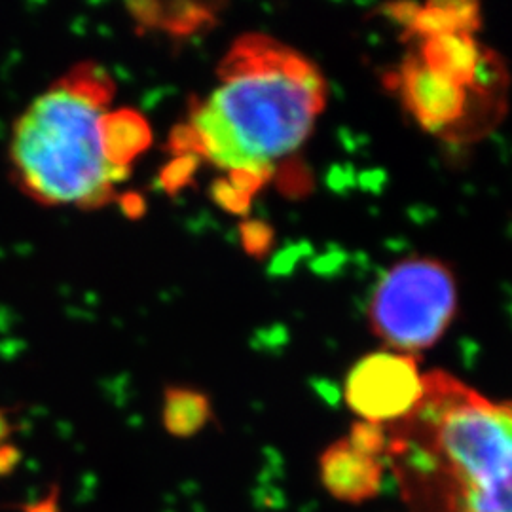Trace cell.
<instances>
[{"label":"cell","instance_id":"cell-1","mask_svg":"<svg viewBox=\"0 0 512 512\" xmlns=\"http://www.w3.org/2000/svg\"><path fill=\"white\" fill-rule=\"evenodd\" d=\"M327 105V82L293 48L266 35H243L219 67V84L190 112L175 147L228 173L274 175V162L310 137Z\"/></svg>","mask_w":512,"mask_h":512},{"label":"cell","instance_id":"cell-2","mask_svg":"<svg viewBox=\"0 0 512 512\" xmlns=\"http://www.w3.org/2000/svg\"><path fill=\"white\" fill-rule=\"evenodd\" d=\"M418 512H512V403L488 401L446 372L387 431Z\"/></svg>","mask_w":512,"mask_h":512},{"label":"cell","instance_id":"cell-3","mask_svg":"<svg viewBox=\"0 0 512 512\" xmlns=\"http://www.w3.org/2000/svg\"><path fill=\"white\" fill-rule=\"evenodd\" d=\"M114 97L110 74L86 61L40 93L21 114L10 164L21 190L44 205L103 207L124 173L107 162L101 122Z\"/></svg>","mask_w":512,"mask_h":512},{"label":"cell","instance_id":"cell-4","mask_svg":"<svg viewBox=\"0 0 512 512\" xmlns=\"http://www.w3.org/2000/svg\"><path fill=\"white\" fill-rule=\"evenodd\" d=\"M458 310V285L448 264L412 256L385 272L370 300V325L385 346L406 355L435 346Z\"/></svg>","mask_w":512,"mask_h":512},{"label":"cell","instance_id":"cell-5","mask_svg":"<svg viewBox=\"0 0 512 512\" xmlns=\"http://www.w3.org/2000/svg\"><path fill=\"white\" fill-rule=\"evenodd\" d=\"M346 403L363 421L399 423L423 397V376L416 355L376 351L349 370Z\"/></svg>","mask_w":512,"mask_h":512},{"label":"cell","instance_id":"cell-6","mask_svg":"<svg viewBox=\"0 0 512 512\" xmlns=\"http://www.w3.org/2000/svg\"><path fill=\"white\" fill-rule=\"evenodd\" d=\"M397 78L404 107L410 110L421 128L440 133L465 116L467 90L429 71L420 55L406 57Z\"/></svg>","mask_w":512,"mask_h":512},{"label":"cell","instance_id":"cell-7","mask_svg":"<svg viewBox=\"0 0 512 512\" xmlns=\"http://www.w3.org/2000/svg\"><path fill=\"white\" fill-rule=\"evenodd\" d=\"M323 486L344 503H363L380 494L384 465L359 452L348 439L336 440L319 459Z\"/></svg>","mask_w":512,"mask_h":512},{"label":"cell","instance_id":"cell-8","mask_svg":"<svg viewBox=\"0 0 512 512\" xmlns=\"http://www.w3.org/2000/svg\"><path fill=\"white\" fill-rule=\"evenodd\" d=\"M418 55L429 71L467 90L476 86L484 50L473 35L450 33L423 38Z\"/></svg>","mask_w":512,"mask_h":512},{"label":"cell","instance_id":"cell-9","mask_svg":"<svg viewBox=\"0 0 512 512\" xmlns=\"http://www.w3.org/2000/svg\"><path fill=\"white\" fill-rule=\"evenodd\" d=\"M128 10L143 29H156L171 37H188L211 25L220 6L200 2H133Z\"/></svg>","mask_w":512,"mask_h":512},{"label":"cell","instance_id":"cell-10","mask_svg":"<svg viewBox=\"0 0 512 512\" xmlns=\"http://www.w3.org/2000/svg\"><path fill=\"white\" fill-rule=\"evenodd\" d=\"M152 143L148 122L135 110L107 112L101 122V145L112 167L129 173L131 162Z\"/></svg>","mask_w":512,"mask_h":512},{"label":"cell","instance_id":"cell-11","mask_svg":"<svg viewBox=\"0 0 512 512\" xmlns=\"http://www.w3.org/2000/svg\"><path fill=\"white\" fill-rule=\"evenodd\" d=\"M215 418L213 404L207 393L190 385L165 387L162 401V425L173 439L198 437Z\"/></svg>","mask_w":512,"mask_h":512},{"label":"cell","instance_id":"cell-12","mask_svg":"<svg viewBox=\"0 0 512 512\" xmlns=\"http://www.w3.org/2000/svg\"><path fill=\"white\" fill-rule=\"evenodd\" d=\"M480 4L473 0H431L423 4L406 35L431 38L450 33L473 35L480 29Z\"/></svg>","mask_w":512,"mask_h":512},{"label":"cell","instance_id":"cell-13","mask_svg":"<svg viewBox=\"0 0 512 512\" xmlns=\"http://www.w3.org/2000/svg\"><path fill=\"white\" fill-rule=\"evenodd\" d=\"M349 442L366 456L380 458L387 452V429L380 423H370V421H359L353 425L348 437Z\"/></svg>","mask_w":512,"mask_h":512},{"label":"cell","instance_id":"cell-14","mask_svg":"<svg viewBox=\"0 0 512 512\" xmlns=\"http://www.w3.org/2000/svg\"><path fill=\"white\" fill-rule=\"evenodd\" d=\"M241 239L247 253L253 256H264L274 243V230L260 220H251L241 226Z\"/></svg>","mask_w":512,"mask_h":512},{"label":"cell","instance_id":"cell-15","mask_svg":"<svg viewBox=\"0 0 512 512\" xmlns=\"http://www.w3.org/2000/svg\"><path fill=\"white\" fill-rule=\"evenodd\" d=\"M0 509L14 512H63L61 511V486L55 482L40 499L31 503H6Z\"/></svg>","mask_w":512,"mask_h":512},{"label":"cell","instance_id":"cell-16","mask_svg":"<svg viewBox=\"0 0 512 512\" xmlns=\"http://www.w3.org/2000/svg\"><path fill=\"white\" fill-rule=\"evenodd\" d=\"M215 198L219 200L222 207H226L232 213H245L251 205V198L243 196L228 181H219V184L215 186Z\"/></svg>","mask_w":512,"mask_h":512},{"label":"cell","instance_id":"cell-17","mask_svg":"<svg viewBox=\"0 0 512 512\" xmlns=\"http://www.w3.org/2000/svg\"><path fill=\"white\" fill-rule=\"evenodd\" d=\"M420 8L421 4H418V2H393V4L382 6V12L387 18L393 19L395 23L404 27V31L408 33V29L416 18V14L420 12Z\"/></svg>","mask_w":512,"mask_h":512},{"label":"cell","instance_id":"cell-18","mask_svg":"<svg viewBox=\"0 0 512 512\" xmlns=\"http://www.w3.org/2000/svg\"><path fill=\"white\" fill-rule=\"evenodd\" d=\"M310 251V245H306V243H296L293 247H287L283 253H279L275 258L274 264H272V272L283 275L293 272L296 262L300 258L310 255Z\"/></svg>","mask_w":512,"mask_h":512},{"label":"cell","instance_id":"cell-19","mask_svg":"<svg viewBox=\"0 0 512 512\" xmlns=\"http://www.w3.org/2000/svg\"><path fill=\"white\" fill-rule=\"evenodd\" d=\"M346 253L342 249H332L325 255L317 256L311 262V270L317 275H332L338 274L346 262Z\"/></svg>","mask_w":512,"mask_h":512},{"label":"cell","instance_id":"cell-20","mask_svg":"<svg viewBox=\"0 0 512 512\" xmlns=\"http://www.w3.org/2000/svg\"><path fill=\"white\" fill-rule=\"evenodd\" d=\"M23 461V452L14 442L0 444V480L14 475Z\"/></svg>","mask_w":512,"mask_h":512},{"label":"cell","instance_id":"cell-21","mask_svg":"<svg viewBox=\"0 0 512 512\" xmlns=\"http://www.w3.org/2000/svg\"><path fill=\"white\" fill-rule=\"evenodd\" d=\"M14 431H16V425L10 420V412L6 408H0V444L10 442Z\"/></svg>","mask_w":512,"mask_h":512}]
</instances>
